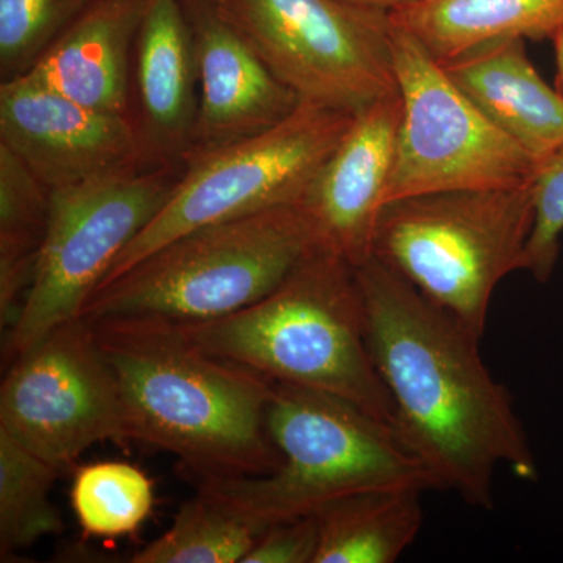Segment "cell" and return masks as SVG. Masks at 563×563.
<instances>
[{
    "instance_id": "obj_12",
    "label": "cell",
    "mask_w": 563,
    "mask_h": 563,
    "mask_svg": "<svg viewBox=\"0 0 563 563\" xmlns=\"http://www.w3.org/2000/svg\"><path fill=\"white\" fill-rule=\"evenodd\" d=\"M0 144L51 190L147 169L131 118L84 106L29 74L0 81Z\"/></svg>"
},
{
    "instance_id": "obj_11",
    "label": "cell",
    "mask_w": 563,
    "mask_h": 563,
    "mask_svg": "<svg viewBox=\"0 0 563 563\" xmlns=\"http://www.w3.org/2000/svg\"><path fill=\"white\" fill-rule=\"evenodd\" d=\"M0 432L62 470L95 444L129 440L120 384L90 322H63L11 358Z\"/></svg>"
},
{
    "instance_id": "obj_27",
    "label": "cell",
    "mask_w": 563,
    "mask_h": 563,
    "mask_svg": "<svg viewBox=\"0 0 563 563\" xmlns=\"http://www.w3.org/2000/svg\"><path fill=\"white\" fill-rule=\"evenodd\" d=\"M346 2L357 3V5L368 7V9H376L387 11V13H396L412 7L421 0H346Z\"/></svg>"
},
{
    "instance_id": "obj_20",
    "label": "cell",
    "mask_w": 563,
    "mask_h": 563,
    "mask_svg": "<svg viewBox=\"0 0 563 563\" xmlns=\"http://www.w3.org/2000/svg\"><path fill=\"white\" fill-rule=\"evenodd\" d=\"M52 190L0 144V318L13 329L49 228Z\"/></svg>"
},
{
    "instance_id": "obj_22",
    "label": "cell",
    "mask_w": 563,
    "mask_h": 563,
    "mask_svg": "<svg viewBox=\"0 0 563 563\" xmlns=\"http://www.w3.org/2000/svg\"><path fill=\"white\" fill-rule=\"evenodd\" d=\"M262 529L198 495L180 506L168 531L132 555V563H242Z\"/></svg>"
},
{
    "instance_id": "obj_19",
    "label": "cell",
    "mask_w": 563,
    "mask_h": 563,
    "mask_svg": "<svg viewBox=\"0 0 563 563\" xmlns=\"http://www.w3.org/2000/svg\"><path fill=\"white\" fill-rule=\"evenodd\" d=\"M421 488H376L336 499L314 514V563H393L421 531Z\"/></svg>"
},
{
    "instance_id": "obj_21",
    "label": "cell",
    "mask_w": 563,
    "mask_h": 563,
    "mask_svg": "<svg viewBox=\"0 0 563 563\" xmlns=\"http://www.w3.org/2000/svg\"><path fill=\"white\" fill-rule=\"evenodd\" d=\"M63 472L0 432V558L65 529L51 492Z\"/></svg>"
},
{
    "instance_id": "obj_26",
    "label": "cell",
    "mask_w": 563,
    "mask_h": 563,
    "mask_svg": "<svg viewBox=\"0 0 563 563\" xmlns=\"http://www.w3.org/2000/svg\"><path fill=\"white\" fill-rule=\"evenodd\" d=\"M318 523L312 517L268 526L242 563H314Z\"/></svg>"
},
{
    "instance_id": "obj_6",
    "label": "cell",
    "mask_w": 563,
    "mask_h": 563,
    "mask_svg": "<svg viewBox=\"0 0 563 563\" xmlns=\"http://www.w3.org/2000/svg\"><path fill=\"white\" fill-rule=\"evenodd\" d=\"M533 218V180L396 199L380 213L373 258L483 340L493 292L523 272Z\"/></svg>"
},
{
    "instance_id": "obj_24",
    "label": "cell",
    "mask_w": 563,
    "mask_h": 563,
    "mask_svg": "<svg viewBox=\"0 0 563 563\" xmlns=\"http://www.w3.org/2000/svg\"><path fill=\"white\" fill-rule=\"evenodd\" d=\"M95 0H0V81L25 76Z\"/></svg>"
},
{
    "instance_id": "obj_15",
    "label": "cell",
    "mask_w": 563,
    "mask_h": 563,
    "mask_svg": "<svg viewBox=\"0 0 563 563\" xmlns=\"http://www.w3.org/2000/svg\"><path fill=\"white\" fill-rule=\"evenodd\" d=\"M198 109V63L184 7L180 0H151L129 77V118L146 168L184 166Z\"/></svg>"
},
{
    "instance_id": "obj_13",
    "label": "cell",
    "mask_w": 563,
    "mask_h": 563,
    "mask_svg": "<svg viewBox=\"0 0 563 563\" xmlns=\"http://www.w3.org/2000/svg\"><path fill=\"white\" fill-rule=\"evenodd\" d=\"M398 88L355 114L339 146L298 202L317 242L354 268L373 258L401 125Z\"/></svg>"
},
{
    "instance_id": "obj_9",
    "label": "cell",
    "mask_w": 563,
    "mask_h": 563,
    "mask_svg": "<svg viewBox=\"0 0 563 563\" xmlns=\"http://www.w3.org/2000/svg\"><path fill=\"white\" fill-rule=\"evenodd\" d=\"M302 103L357 114L396 85L387 11L346 0H220Z\"/></svg>"
},
{
    "instance_id": "obj_1",
    "label": "cell",
    "mask_w": 563,
    "mask_h": 563,
    "mask_svg": "<svg viewBox=\"0 0 563 563\" xmlns=\"http://www.w3.org/2000/svg\"><path fill=\"white\" fill-rule=\"evenodd\" d=\"M355 273L369 352L393 404V428L433 488L492 509L498 466L537 481L536 455L512 396L485 366L479 336L376 258Z\"/></svg>"
},
{
    "instance_id": "obj_17",
    "label": "cell",
    "mask_w": 563,
    "mask_h": 563,
    "mask_svg": "<svg viewBox=\"0 0 563 563\" xmlns=\"http://www.w3.org/2000/svg\"><path fill=\"white\" fill-rule=\"evenodd\" d=\"M151 0H95L29 76L95 109L129 117L133 46Z\"/></svg>"
},
{
    "instance_id": "obj_18",
    "label": "cell",
    "mask_w": 563,
    "mask_h": 563,
    "mask_svg": "<svg viewBox=\"0 0 563 563\" xmlns=\"http://www.w3.org/2000/svg\"><path fill=\"white\" fill-rule=\"evenodd\" d=\"M391 21L443 65L493 41L553 40L563 0H421Z\"/></svg>"
},
{
    "instance_id": "obj_16",
    "label": "cell",
    "mask_w": 563,
    "mask_h": 563,
    "mask_svg": "<svg viewBox=\"0 0 563 563\" xmlns=\"http://www.w3.org/2000/svg\"><path fill=\"white\" fill-rule=\"evenodd\" d=\"M443 68L473 106L539 165L562 146L563 95L529 60L526 40L493 41Z\"/></svg>"
},
{
    "instance_id": "obj_2",
    "label": "cell",
    "mask_w": 563,
    "mask_h": 563,
    "mask_svg": "<svg viewBox=\"0 0 563 563\" xmlns=\"http://www.w3.org/2000/svg\"><path fill=\"white\" fill-rule=\"evenodd\" d=\"M88 322L120 384L129 440L176 455L195 483L279 468L266 429L272 379L202 350L176 322Z\"/></svg>"
},
{
    "instance_id": "obj_7",
    "label": "cell",
    "mask_w": 563,
    "mask_h": 563,
    "mask_svg": "<svg viewBox=\"0 0 563 563\" xmlns=\"http://www.w3.org/2000/svg\"><path fill=\"white\" fill-rule=\"evenodd\" d=\"M354 117L301 103L269 131L188 155L168 201L118 255L102 284L184 233L298 203Z\"/></svg>"
},
{
    "instance_id": "obj_5",
    "label": "cell",
    "mask_w": 563,
    "mask_h": 563,
    "mask_svg": "<svg viewBox=\"0 0 563 563\" xmlns=\"http://www.w3.org/2000/svg\"><path fill=\"white\" fill-rule=\"evenodd\" d=\"M317 246L298 203L203 225L99 285L80 318H155L176 324L220 320L276 290Z\"/></svg>"
},
{
    "instance_id": "obj_10",
    "label": "cell",
    "mask_w": 563,
    "mask_h": 563,
    "mask_svg": "<svg viewBox=\"0 0 563 563\" xmlns=\"http://www.w3.org/2000/svg\"><path fill=\"white\" fill-rule=\"evenodd\" d=\"M402 114L387 203L409 196L528 184L539 163L499 132L410 33L393 24Z\"/></svg>"
},
{
    "instance_id": "obj_28",
    "label": "cell",
    "mask_w": 563,
    "mask_h": 563,
    "mask_svg": "<svg viewBox=\"0 0 563 563\" xmlns=\"http://www.w3.org/2000/svg\"><path fill=\"white\" fill-rule=\"evenodd\" d=\"M553 41L555 55V88L563 95V29L555 33Z\"/></svg>"
},
{
    "instance_id": "obj_8",
    "label": "cell",
    "mask_w": 563,
    "mask_h": 563,
    "mask_svg": "<svg viewBox=\"0 0 563 563\" xmlns=\"http://www.w3.org/2000/svg\"><path fill=\"white\" fill-rule=\"evenodd\" d=\"M181 172L184 166L136 169L52 190L46 240L20 317L7 333L10 361L80 317L118 255L168 201Z\"/></svg>"
},
{
    "instance_id": "obj_4",
    "label": "cell",
    "mask_w": 563,
    "mask_h": 563,
    "mask_svg": "<svg viewBox=\"0 0 563 563\" xmlns=\"http://www.w3.org/2000/svg\"><path fill=\"white\" fill-rule=\"evenodd\" d=\"M266 429L279 468L263 476L196 483L198 492L265 531L312 517L344 496L376 488H433L390 422L340 396L273 384Z\"/></svg>"
},
{
    "instance_id": "obj_14",
    "label": "cell",
    "mask_w": 563,
    "mask_h": 563,
    "mask_svg": "<svg viewBox=\"0 0 563 563\" xmlns=\"http://www.w3.org/2000/svg\"><path fill=\"white\" fill-rule=\"evenodd\" d=\"M199 76L192 150H218L276 128L301 99L268 68L220 0H180Z\"/></svg>"
},
{
    "instance_id": "obj_25",
    "label": "cell",
    "mask_w": 563,
    "mask_h": 563,
    "mask_svg": "<svg viewBox=\"0 0 563 563\" xmlns=\"http://www.w3.org/2000/svg\"><path fill=\"white\" fill-rule=\"evenodd\" d=\"M536 192V218L528 247H526L523 272L531 274L540 284L553 276L563 233V144L550 157L544 158L533 177Z\"/></svg>"
},
{
    "instance_id": "obj_23",
    "label": "cell",
    "mask_w": 563,
    "mask_h": 563,
    "mask_svg": "<svg viewBox=\"0 0 563 563\" xmlns=\"http://www.w3.org/2000/svg\"><path fill=\"white\" fill-rule=\"evenodd\" d=\"M154 504V484L131 463H90L74 474L70 506L87 536H131L146 523Z\"/></svg>"
},
{
    "instance_id": "obj_3",
    "label": "cell",
    "mask_w": 563,
    "mask_h": 563,
    "mask_svg": "<svg viewBox=\"0 0 563 563\" xmlns=\"http://www.w3.org/2000/svg\"><path fill=\"white\" fill-rule=\"evenodd\" d=\"M202 350L273 383L331 393L393 424L350 262L318 244L276 290L220 320L179 324Z\"/></svg>"
}]
</instances>
